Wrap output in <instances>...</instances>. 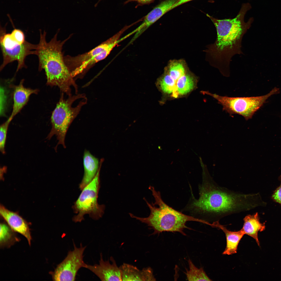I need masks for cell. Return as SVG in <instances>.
Segmentation results:
<instances>
[{"mask_svg": "<svg viewBox=\"0 0 281 281\" xmlns=\"http://www.w3.org/2000/svg\"><path fill=\"white\" fill-rule=\"evenodd\" d=\"M10 34L12 37L20 44L24 43L26 41L24 33L20 29L15 28Z\"/></svg>", "mask_w": 281, "mask_h": 281, "instance_id": "25", "label": "cell"}, {"mask_svg": "<svg viewBox=\"0 0 281 281\" xmlns=\"http://www.w3.org/2000/svg\"><path fill=\"white\" fill-rule=\"evenodd\" d=\"M24 80H22L19 84L15 86L13 93V104L11 115L9 117L13 118L21 110L28 102L30 95L37 94L39 90L27 88L23 85Z\"/></svg>", "mask_w": 281, "mask_h": 281, "instance_id": "16", "label": "cell"}, {"mask_svg": "<svg viewBox=\"0 0 281 281\" xmlns=\"http://www.w3.org/2000/svg\"><path fill=\"white\" fill-rule=\"evenodd\" d=\"M0 44L3 57V61L0 67L2 70L8 64L17 61L16 72L23 68H26L25 60L27 56L35 54L37 44L31 43L27 41L21 44L14 40L10 33H7L5 27H1Z\"/></svg>", "mask_w": 281, "mask_h": 281, "instance_id": "8", "label": "cell"}, {"mask_svg": "<svg viewBox=\"0 0 281 281\" xmlns=\"http://www.w3.org/2000/svg\"><path fill=\"white\" fill-rule=\"evenodd\" d=\"M244 224L240 229L245 234L253 238L258 245L260 246L258 233L262 232L265 228V223H261L258 213L257 212L252 215H248L243 219Z\"/></svg>", "mask_w": 281, "mask_h": 281, "instance_id": "17", "label": "cell"}, {"mask_svg": "<svg viewBox=\"0 0 281 281\" xmlns=\"http://www.w3.org/2000/svg\"><path fill=\"white\" fill-rule=\"evenodd\" d=\"M192 0H178L172 7L170 10L173 8L182 4L184 3L188 2ZM209 1L210 3H213L214 2V0H209Z\"/></svg>", "mask_w": 281, "mask_h": 281, "instance_id": "28", "label": "cell"}, {"mask_svg": "<svg viewBox=\"0 0 281 281\" xmlns=\"http://www.w3.org/2000/svg\"><path fill=\"white\" fill-rule=\"evenodd\" d=\"M279 179L280 184L274 191L272 198L274 201L281 205V176L279 177Z\"/></svg>", "mask_w": 281, "mask_h": 281, "instance_id": "26", "label": "cell"}, {"mask_svg": "<svg viewBox=\"0 0 281 281\" xmlns=\"http://www.w3.org/2000/svg\"><path fill=\"white\" fill-rule=\"evenodd\" d=\"M195 80L193 77L186 73L177 80L176 90L181 95L186 94L194 88Z\"/></svg>", "mask_w": 281, "mask_h": 281, "instance_id": "21", "label": "cell"}, {"mask_svg": "<svg viewBox=\"0 0 281 281\" xmlns=\"http://www.w3.org/2000/svg\"><path fill=\"white\" fill-rule=\"evenodd\" d=\"M122 33L119 31L105 41L89 51L76 56L64 57L65 62L74 78L83 74L88 65L95 57L102 53L107 56L118 43L123 40L120 38Z\"/></svg>", "mask_w": 281, "mask_h": 281, "instance_id": "9", "label": "cell"}, {"mask_svg": "<svg viewBox=\"0 0 281 281\" xmlns=\"http://www.w3.org/2000/svg\"><path fill=\"white\" fill-rule=\"evenodd\" d=\"M149 189L155 200L154 203H151L144 198L150 210L149 215L143 218L131 213L129 215L131 218L151 228L154 231L153 234L168 232H178L186 235L184 229H190L186 226L187 222L194 221L206 224V222L203 220L184 214L170 207L163 201L159 191L156 190L152 186H150Z\"/></svg>", "mask_w": 281, "mask_h": 281, "instance_id": "4", "label": "cell"}, {"mask_svg": "<svg viewBox=\"0 0 281 281\" xmlns=\"http://www.w3.org/2000/svg\"><path fill=\"white\" fill-rule=\"evenodd\" d=\"M165 70L176 81L187 73L185 63L181 60H171Z\"/></svg>", "mask_w": 281, "mask_h": 281, "instance_id": "19", "label": "cell"}, {"mask_svg": "<svg viewBox=\"0 0 281 281\" xmlns=\"http://www.w3.org/2000/svg\"><path fill=\"white\" fill-rule=\"evenodd\" d=\"M46 34L45 31H40L39 41L35 50V54L39 59V71L44 70L47 85L57 86L62 92L68 96L72 95L71 86L77 93V85L65 62L62 52L67 39L62 41L58 40L56 33L47 42Z\"/></svg>", "mask_w": 281, "mask_h": 281, "instance_id": "3", "label": "cell"}, {"mask_svg": "<svg viewBox=\"0 0 281 281\" xmlns=\"http://www.w3.org/2000/svg\"><path fill=\"white\" fill-rule=\"evenodd\" d=\"M122 281H155L152 269L150 267L140 270L129 264L124 263L120 267Z\"/></svg>", "mask_w": 281, "mask_h": 281, "instance_id": "14", "label": "cell"}, {"mask_svg": "<svg viewBox=\"0 0 281 281\" xmlns=\"http://www.w3.org/2000/svg\"><path fill=\"white\" fill-rule=\"evenodd\" d=\"M188 263L189 269L187 270L185 273L188 280H212L202 267L199 268L197 267L190 259L188 260Z\"/></svg>", "mask_w": 281, "mask_h": 281, "instance_id": "20", "label": "cell"}, {"mask_svg": "<svg viewBox=\"0 0 281 281\" xmlns=\"http://www.w3.org/2000/svg\"><path fill=\"white\" fill-rule=\"evenodd\" d=\"M251 8L249 3H244L237 15L232 18L219 19L208 14L216 28L217 37L214 42L206 50L208 61L224 76H229L230 63L232 57L242 54L241 42L244 35L251 26L254 19L245 21V15Z\"/></svg>", "mask_w": 281, "mask_h": 281, "instance_id": "2", "label": "cell"}, {"mask_svg": "<svg viewBox=\"0 0 281 281\" xmlns=\"http://www.w3.org/2000/svg\"><path fill=\"white\" fill-rule=\"evenodd\" d=\"M12 234L9 228L3 223L0 224V241L1 244L7 242L11 239Z\"/></svg>", "mask_w": 281, "mask_h": 281, "instance_id": "24", "label": "cell"}, {"mask_svg": "<svg viewBox=\"0 0 281 281\" xmlns=\"http://www.w3.org/2000/svg\"><path fill=\"white\" fill-rule=\"evenodd\" d=\"M178 0H165L154 8L143 18L142 23L134 30L135 34L129 42L132 43L165 13L170 10Z\"/></svg>", "mask_w": 281, "mask_h": 281, "instance_id": "12", "label": "cell"}, {"mask_svg": "<svg viewBox=\"0 0 281 281\" xmlns=\"http://www.w3.org/2000/svg\"><path fill=\"white\" fill-rule=\"evenodd\" d=\"M12 120L9 117L0 127V150L3 154L5 153V146L8 126Z\"/></svg>", "mask_w": 281, "mask_h": 281, "instance_id": "23", "label": "cell"}, {"mask_svg": "<svg viewBox=\"0 0 281 281\" xmlns=\"http://www.w3.org/2000/svg\"><path fill=\"white\" fill-rule=\"evenodd\" d=\"M0 213L10 227L25 237L30 245L31 237L26 221L17 213L8 209L2 205L0 206Z\"/></svg>", "mask_w": 281, "mask_h": 281, "instance_id": "13", "label": "cell"}, {"mask_svg": "<svg viewBox=\"0 0 281 281\" xmlns=\"http://www.w3.org/2000/svg\"><path fill=\"white\" fill-rule=\"evenodd\" d=\"M213 226L221 229L225 234L226 245L223 254L231 255L236 253L240 241L245 235L243 232L241 230L237 231H230L219 222L213 224Z\"/></svg>", "mask_w": 281, "mask_h": 281, "instance_id": "18", "label": "cell"}, {"mask_svg": "<svg viewBox=\"0 0 281 281\" xmlns=\"http://www.w3.org/2000/svg\"><path fill=\"white\" fill-rule=\"evenodd\" d=\"M154 0H127L124 3L126 4L129 2H135L138 3L137 5L142 6L144 5L149 4L152 3Z\"/></svg>", "mask_w": 281, "mask_h": 281, "instance_id": "27", "label": "cell"}, {"mask_svg": "<svg viewBox=\"0 0 281 281\" xmlns=\"http://www.w3.org/2000/svg\"><path fill=\"white\" fill-rule=\"evenodd\" d=\"M176 81L165 70V73L159 79L158 83L162 91L169 94L174 91Z\"/></svg>", "mask_w": 281, "mask_h": 281, "instance_id": "22", "label": "cell"}, {"mask_svg": "<svg viewBox=\"0 0 281 281\" xmlns=\"http://www.w3.org/2000/svg\"><path fill=\"white\" fill-rule=\"evenodd\" d=\"M103 160L99 162L98 159L92 155L88 150H85L83 157L84 174L79 185L82 190L94 178L101 168Z\"/></svg>", "mask_w": 281, "mask_h": 281, "instance_id": "15", "label": "cell"}, {"mask_svg": "<svg viewBox=\"0 0 281 281\" xmlns=\"http://www.w3.org/2000/svg\"><path fill=\"white\" fill-rule=\"evenodd\" d=\"M104 260L102 254H100L98 264L91 265L86 264L85 268L88 269L102 281H122L121 270L117 265L113 258Z\"/></svg>", "mask_w": 281, "mask_h": 281, "instance_id": "11", "label": "cell"}, {"mask_svg": "<svg viewBox=\"0 0 281 281\" xmlns=\"http://www.w3.org/2000/svg\"><path fill=\"white\" fill-rule=\"evenodd\" d=\"M199 190V198L191 193L186 209L210 226L209 221L212 225L225 217L250 210L263 204L259 194L240 193L220 186L208 173H204Z\"/></svg>", "mask_w": 281, "mask_h": 281, "instance_id": "1", "label": "cell"}, {"mask_svg": "<svg viewBox=\"0 0 281 281\" xmlns=\"http://www.w3.org/2000/svg\"><path fill=\"white\" fill-rule=\"evenodd\" d=\"M205 94L217 100L223 106V109L230 115L237 114L243 116L246 120L251 119L255 113L272 95L278 93L279 89L274 88L265 95L249 97H228L222 96L208 92Z\"/></svg>", "mask_w": 281, "mask_h": 281, "instance_id": "6", "label": "cell"}, {"mask_svg": "<svg viewBox=\"0 0 281 281\" xmlns=\"http://www.w3.org/2000/svg\"><path fill=\"white\" fill-rule=\"evenodd\" d=\"M73 245V250L68 252L65 259L51 273L54 280L74 281L79 269L86 266L87 264L83 260V253L86 246L83 247L81 243L80 247H77L74 242Z\"/></svg>", "mask_w": 281, "mask_h": 281, "instance_id": "10", "label": "cell"}, {"mask_svg": "<svg viewBox=\"0 0 281 281\" xmlns=\"http://www.w3.org/2000/svg\"><path fill=\"white\" fill-rule=\"evenodd\" d=\"M100 168L93 180L82 190L73 206L75 213L78 214L73 219L75 222H81L86 214H88L92 219L97 220L101 217L104 213L105 206L99 205L97 202Z\"/></svg>", "mask_w": 281, "mask_h": 281, "instance_id": "7", "label": "cell"}, {"mask_svg": "<svg viewBox=\"0 0 281 281\" xmlns=\"http://www.w3.org/2000/svg\"><path fill=\"white\" fill-rule=\"evenodd\" d=\"M63 93L62 92L52 113L51 118L52 128L46 138L49 140L54 136H56L58 143L55 147V150L59 145L66 148L65 139L68 129L87 101L83 94L71 95L66 99L63 98Z\"/></svg>", "mask_w": 281, "mask_h": 281, "instance_id": "5", "label": "cell"}]
</instances>
